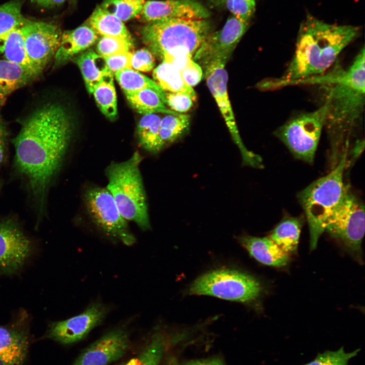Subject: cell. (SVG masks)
Segmentation results:
<instances>
[{
  "mask_svg": "<svg viewBox=\"0 0 365 365\" xmlns=\"http://www.w3.org/2000/svg\"><path fill=\"white\" fill-rule=\"evenodd\" d=\"M96 33L121 38L133 43L132 36L123 21L97 6L87 21Z\"/></svg>",
  "mask_w": 365,
  "mask_h": 365,
  "instance_id": "484cf974",
  "label": "cell"
},
{
  "mask_svg": "<svg viewBox=\"0 0 365 365\" xmlns=\"http://www.w3.org/2000/svg\"><path fill=\"white\" fill-rule=\"evenodd\" d=\"M347 153L327 174L315 180L298 194L308 222L311 249L316 247L327 220L349 188L344 181Z\"/></svg>",
  "mask_w": 365,
  "mask_h": 365,
  "instance_id": "5b68a950",
  "label": "cell"
},
{
  "mask_svg": "<svg viewBox=\"0 0 365 365\" xmlns=\"http://www.w3.org/2000/svg\"><path fill=\"white\" fill-rule=\"evenodd\" d=\"M133 43L126 40L112 36H102L98 41L97 53L103 58L130 51Z\"/></svg>",
  "mask_w": 365,
  "mask_h": 365,
  "instance_id": "e575fe53",
  "label": "cell"
},
{
  "mask_svg": "<svg viewBox=\"0 0 365 365\" xmlns=\"http://www.w3.org/2000/svg\"><path fill=\"white\" fill-rule=\"evenodd\" d=\"M302 223L300 217L286 216L268 237L285 253L293 254L297 250Z\"/></svg>",
  "mask_w": 365,
  "mask_h": 365,
  "instance_id": "d4e9b609",
  "label": "cell"
},
{
  "mask_svg": "<svg viewBox=\"0 0 365 365\" xmlns=\"http://www.w3.org/2000/svg\"><path fill=\"white\" fill-rule=\"evenodd\" d=\"M154 81L166 92L182 93L195 101L197 95L193 87L183 79L180 71L172 64L162 62L153 70Z\"/></svg>",
  "mask_w": 365,
  "mask_h": 365,
  "instance_id": "cb8c5ba5",
  "label": "cell"
},
{
  "mask_svg": "<svg viewBox=\"0 0 365 365\" xmlns=\"http://www.w3.org/2000/svg\"><path fill=\"white\" fill-rule=\"evenodd\" d=\"M364 46L346 68L336 64L330 71L310 78L325 90L326 107L324 128L329 140L332 169L348 152L350 140L362 122L365 103Z\"/></svg>",
  "mask_w": 365,
  "mask_h": 365,
  "instance_id": "7a4b0ae2",
  "label": "cell"
},
{
  "mask_svg": "<svg viewBox=\"0 0 365 365\" xmlns=\"http://www.w3.org/2000/svg\"><path fill=\"white\" fill-rule=\"evenodd\" d=\"M72 133V121L67 111L59 103L48 102L36 108L22 121L13 139L15 167L26 180L40 212Z\"/></svg>",
  "mask_w": 365,
  "mask_h": 365,
  "instance_id": "6da1fadb",
  "label": "cell"
},
{
  "mask_svg": "<svg viewBox=\"0 0 365 365\" xmlns=\"http://www.w3.org/2000/svg\"><path fill=\"white\" fill-rule=\"evenodd\" d=\"M131 106L138 113L144 115L158 113L176 114L165 106L158 93L151 89H144L126 94Z\"/></svg>",
  "mask_w": 365,
  "mask_h": 365,
  "instance_id": "f1b7e54d",
  "label": "cell"
},
{
  "mask_svg": "<svg viewBox=\"0 0 365 365\" xmlns=\"http://www.w3.org/2000/svg\"><path fill=\"white\" fill-rule=\"evenodd\" d=\"M359 34L357 26L331 24L308 16L300 26L294 55L283 75L258 86L272 90L325 73Z\"/></svg>",
  "mask_w": 365,
  "mask_h": 365,
  "instance_id": "3957f363",
  "label": "cell"
},
{
  "mask_svg": "<svg viewBox=\"0 0 365 365\" xmlns=\"http://www.w3.org/2000/svg\"><path fill=\"white\" fill-rule=\"evenodd\" d=\"M166 350V338L163 333L157 332L138 354L120 365H158Z\"/></svg>",
  "mask_w": 365,
  "mask_h": 365,
  "instance_id": "4dcf8cb0",
  "label": "cell"
},
{
  "mask_svg": "<svg viewBox=\"0 0 365 365\" xmlns=\"http://www.w3.org/2000/svg\"><path fill=\"white\" fill-rule=\"evenodd\" d=\"M161 120L155 114L144 115L137 125L138 143L143 150L152 154L159 153L165 147L160 136Z\"/></svg>",
  "mask_w": 365,
  "mask_h": 365,
  "instance_id": "4316f807",
  "label": "cell"
},
{
  "mask_svg": "<svg viewBox=\"0 0 365 365\" xmlns=\"http://www.w3.org/2000/svg\"><path fill=\"white\" fill-rule=\"evenodd\" d=\"M228 10L235 18L249 22L256 9L255 0H225Z\"/></svg>",
  "mask_w": 365,
  "mask_h": 365,
  "instance_id": "8d00e7d4",
  "label": "cell"
},
{
  "mask_svg": "<svg viewBox=\"0 0 365 365\" xmlns=\"http://www.w3.org/2000/svg\"><path fill=\"white\" fill-rule=\"evenodd\" d=\"M142 160L135 151L125 161L112 162L105 169L106 188L127 221L135 223L143 231L151 229L146 194L139 165Z\"/></svg>",
  "mask_w": 365,
  "mask_h": 365,
  "instance_id": "277c9868",
  "label": "cell"
},
{
  "mask_svg": "<svg viewBox=\"0 0 365 365\" xmlns=\"http://www.w3.org/2000/svg\"><path fill=\"white\" fill-rule=\"evenodd\" d=\"M29 316L19 310L11 322L0 325V365H23L30 342Z\"/></svg>",
  "mask_w": 365,
  "mask_h": 365,
  "instance_id": "2e32d148",
  "label": "cell"
},
{
  "mask_svg": "<svg viewBox=\"0 0 365 365\" xmlns=\"http://www.w3.org/2000/svg\"><path fill=\"white\" fill-rule=\"evenodd\" d=\"M240 244L259 262L271 266L283 267L289 260L285 253L269 237H258L244 235L238 237Z\"/></svg>",
  "mask_w": 365,
  "mask_h": 365,
  "instance_id": "ffe728a7",
  "label": "cell"
},
{
  "mask_svg": "<svg viewBox=\"0 0 365 365\" xmlns=\"http://www.w3.org/2000/svg\"><path fill=\"white\" fill-rule=\"evenodd\" d=\"M8 137V129L0 112V165L7 157Z\"/></svg>",
  "mask_w": 365,
  "mask_h": 365,
  "instance_id": "b9f144b4",
  "label": "cell"
},
{
  "mask_svg": "<svg viewBox=\"0 0 365 365\" xmlns=\"http://www.w3.org/2000/svg\"><path fill=\"white\" fill-rule=\"evenodd\" d=\"M190 116L183 113L168 114L161 120L160 136L164 145L181 137L188 129Z\"/></svg>",
  "mask_w": 365,
  "mask_h": 365,
  "instance_id": "1f68e13d",
  "label": "cell"
},
{
  "mask_svg": "<svg viewBox=\"0 0 365 365\" xmlns=\"http://www.w3.org/2000/svg\"><path fill=\"white\" fill-rule=\"evenodd\" d=\"M212 1H213L214 2H218V3L221 2L223 1H225V0H212Z\"/></svg>",
  "mask_w": 365,
  "mask_h": 365,
  "instance_id": "c3c4849f",
  "label": "cell"
},
{
  "mask_svg": "<svg viewBox=\"0 0 365 365\" xmlns=\"http://www.w3.org/2000/svg\"><path fill=\"white\" fill-rule=\"evenodd\" d=\"M130 346L126 330L122 328L113 329L88 346L72 365H108L124 356Z\"/></svg>",
  "mask_w": 365,
  "mask_h": 365,
  "instance_id": "e0dca14e",
  "label": "cell"
},
{
  "mask_svg": "<svg viewBox=\"0 0 365 365\" xmlns=\"http://www.w3.org/2000/svg\"><path fill=\"white\" fill-rule=\"evenodd\" d=\"M2 187V182L0 181V191L1 190Z\"/></svg>",
  "mask_w": 365,
  "mask_h": 365,
  "instance_id": "681fc988",
  "label": "cell"
},
{
  "mask_svg": "<svg viewBox=\"0 0 365 365\" xmlns=\"http://www.w3.org/2000/svg\"><path fill=\"white\" fill-rule=\"evenodd\" d=\"M75 61L81 71L88 92L92 94L103 77L110 71L104 58L89 50L79 55Z\"/></svg>",
  "mask_w": 365,
  "mask_h": 365,
  "instance_id": "603a6c76",
  "label": "cell"
},
{
  "mask_svg": "<svg viewBox=\"0 0 365 365\" xmlns=\"http://www.w3.org/2000/svg\"><path fill=\"white\" fill-rule=\"evenodd\" d=\"M248 25L249 22L229 17L222 28L208 35L193 56V60L203 71L217 64L226 65Z\"/></svg>",
  "mask_w": 365,
  "mask_h": 365,
  "instance_id": "8fae6325",
  "label": "cell"
},
{
  "mask_svg": "<svg viewBox=\"0 0 365 365\" xmlns=\"http://www.w3.org/2000/svg\"><path fill=\"white\" fill-rule=\"evenodd\" d=\"M143 5L130 0H103L101 7L122 21H126L139 14Z\"/></svg>",
  "mask_w": 365,
  "mask_h": 365,
  "instance_id": "836d02e7",
  "label": "cell"
},
{
  "mask_svg": "<svg viewBox=\"0 0 365 365\" xmlns=\"http://www.w3.org/2000/svg\"><path fill=\"white\" fill-rule=\"evenodd\" d=\"M20 29L28 58L41 74L54 58L60 44L62 32L53 23L28 19Z\"/></svg>",
  "mask_w": 365,
  "mask_h": 365,
  "instance_id": "4fadbf2b",
  "label": "cell"
},
{
  "mask_svg": "<svg viewBox=\"0 0 365 365\" xmlns=\"http://www.w3.org/2000/svg\"><path fill=\"white\" fill-rule=\"evenodd\" d=\"M83 201L91 221L103 234L126 245L135 243L136 239L129 229L127 221L121 214L106 187L89 188L85 192Z\"/></svg>",
  "mask_w": 365,
  "mask_h": 365,
  "instance_id": "30bf717a",
  "label": "cell"
},
{
  "mask_svg": "<svg viewBox=\"0 0 365 365\" xmlns=\"http://www.w3.org/2000/svg\"><path fill=\"white\" fill-rule=\"evenodd\" d=\"M23 0H11L0 5V36L20 28L26 22L22 14Z\"/></svg>",
  "mask_w": 365,
  "mask_h": 365,
  "instance_id": "d6a6232c",
  "label": "cell"
},
{
  "mask_svg": "<svg viewBox=\"0 0 365 365\" xmlns=\"http://www.w3.org/2000/svg\"><path fill=\"white\" fill-rule=\"evenodd\" d=\"M37 5L45 8H50L60 6L64 3L65 0H31Z\"/></svg>",
  "mask_w": 365,
  "mask_h": 365,
  "instance_id": "f6af8a7d",
  "label": "cell"
},
{
  "mask_svg": "<svg viewBox=\"0 0 365 365\" xmlns=\"http://www.w3.org/2000/svg\"><path fill=\"white\" fill-rule=\"evenodd\" d=\"M155 66L153 54L147 49H141L132 53L131 67L142 72L151 71Z\"/></svg>",
  "mask_w": 365,
  "mask_h": 365,
  "instance_id": "74e56055",
  "label": "cell"
},
{
  "mask_svg": "<svg viewBox=\"0 0 365 365\" xmlns=\"http://www.w3.org/2000/svg\"><path fill=\"white\" fill-rule=\"evenodd\" d=\"M33 251L31 241L12 218L0 219V274L13 275L23 268Z\"/></svg>",
  "mask_w": 365,
  "mask_h": 365,
  "instance_id": "5bb4252c",
  "label": "cell"
},
{
  "mask_svg": "<svg viewBox=\"0 0 365 365\" xmlns=\"http://www.w3.org/2000/svg\"><path fill=\"white\" fill-rule=\"evenodd\" d=\"M364 139H358L351 150H348L347 156V165L346 168L349 164H352L361 154V152L364 149Z\"/></svg>",
  "mask_w": 365,
  "mask_h": 365,
  "instance_id": "7bdbcfd3",
  "label": "cell"
},
{
  "mask_svg": "<svg viewBox=\"0 0 365 365\" xmlns=\"http://www.w3.org/2000/svg\"><path fill=\"white\" fill-rule=\"evenodd\" d=\"M114 75L125 95L144 89H151L158 93L165 103L166 92L154 80L138 71L126 68L116 72Z\"/></svg>",
  "mask_w": 365,
  "mask_h": 365,
  "instance_id": "83f0119b",
  "label": "cell"
},
{
  "mask_svg": "<svg viewBox=\"0 0 365 365\" xmlns=\"http://www.w3.org/2000/svg\"><path fill=\"white\" fill-rule=\"evenodd\" d=\"M178 365H225V364L221 358L214 356L188 360Z\"/></svg>",
  "mask_w": 365,
  "mask_h": 365,
  "instance_id": "ee69618b",
  "label": "cell"
},
{
  "mask_svg": "<svg viewBox=\"0 0 365 365\" xmlns=\"http://www.w3.org/2000/svg\"><path fill=\"white\" fill-rule=\"evenodd\" d=\"M207 19H165L149 23L141 30L143 43L161 60L166 55L187 53L193 57L211 32Z\"/></svg>",
  "mask_w": 365,
  "mask_h": 365,
  "instance_id": "8992f818",
  "label": "cell"
},
{
  "mask_svg": "<svg viewBox=\"0 0 365 365\" xmlns=\"http://www.w3.org/2000/svg\"><path fill=\"white\" fill-rule=\"evenodd\" d=\"M326 111L323 104L314 111L297 114L279 127L274 134L296 159L312 164L324 128Z\"/></svg>",
  "mask_w": 365,
  "mask_h": 365,
  "instance_id": "ba28073f",
  "label": "cell"
},
{
  "mask_svg": "<svg viewBox=\"0 0 365 365\" xmlns=\"http://www.w3.org/2000/svg\"><path fill=\"white\" fill-rule=\"evenodd\" d=\"M360 349L346 352L343 347L336 351H326L319 353L306 365H348L349 361L355 356Z\"/></svg>",
  "mask_w": 365,
  "mask_h": 365,
  "instance_id": "d590c367",
  "label": "cell"
},
{
  "mask_svg": "<svg viewBox=\"0 0 365 365\" xmlns=\"http://www.w3.org/2000/svg\"><path fill=\"white\" fill-rule=\"evenodd\" d=\"M102 113L110 120L117 115V102L114 74L110 71L102 78L92 93Z\"/></svg>",
  "mask_w": 365,
  "mask_h": 365,
  "instance_id": "f546056e",
  "label": "cell"
},
{
  "mask_svg": "<svg viewBox=\"0 0 365 365\" xmlns=\"http://www.w3.org/2000/svg\"><path fill=\"white\" fill-rule=\"evenodd\" d=\"M305 365H306V364H305Z\"/></svg>",
  "mask_w": 365,
  "mask_h": 365,
  "instance_id": "f907efd6",
  "label": "cell"
},
{
  "mask_svg": "<svg viewBox=\"0 0 365 365\" xmlns=\"http://www.w3.org/2000/svg\"><path fill=\"white\" fill-rule=\"evenodd\" d=\"M108 312V308L105 305L93 303L77 315L50 323L43 338L53 340L64 345L76 343L100 324Z\"/></svg>",
  "mask_w": 365,
  "mask_h": 365,
  "instance_id": "9a60e30c",
  "label": "cell"
},
{
  "mask_svg": "<svg viewBox=\"0 0 365 365\" xmlns=\"http://www.w3.org/2000/svg\"><path fill=\"white\" fill-rule=\"evenodd\" d=\"M38 76L27 69L6 59H0V105L17 89Z\"/></svg>",
  "mask_w": 365,
  "mask_h": 365,
  "instance_id": "44dd1931",
  "label": "cell"
},
{
  "mask_svg": "<svg viewBox=\"0 0 365 365\" xmlns=\"http://www.w3.org/2000/svg\"><path fill=\"white\" fill-rule=\"evenodd\" d=\"M0 53L6 60L27 69L38 76L40 75L28 58L20 28L0 36Z\"/></svg>",
  "mask_w": 365,
  "mask_h": 365,
  "instance_id": "7402d4cb",
  "label": "cell"
},
{
  "mask_svg": "<svg viewBox=\"0 0 365 365\" xmlns=\"http://www.w3.org/2000/svg\"><path fill=\"white\" fill-rule=\"evenodd\" d=\"M179 71L185 82L192 87L198 84L203 77L201 67L193 58Z\"/></svg>",
  "mask_w": 365,
  "mask_h": 365,
  "instance_id": "ab89813d",
  "label": "cell"
},
{
  "mask_svg": "<svg viewBox=\"0 0 365 365\" xmlns=\"http://www.w3.org/2000/svg\"><path fill=\"white\" fill-rule=\"evenodd\" d=\"M98 35L88 24L62 33L59 47L55 54V65L63 64L78 54L90 48L97 41Z\"/></svg>",
  "mask_w": 365,
  "mask_h": 365,
  "instance_id": "d6986e66",
  "label": "cell"
},
{
  "mask_svg": "<svg viewBox=\"0 0 365 365\" xmlns=\"http://www.w3.org/2000/svg\"><path fill=\"white\" fill-rule=\"evenodd\" d=\"M132 53L130 52L117 54L104 58L106 65L114 75L120 70L132 68L131 58Z\"/></svg>",
  "mask_w": 365,
  "mask_h": 365,
  "instance_id": "60d3db41",
  "label": "cell"
},
{
  "mask_svg": "<svg viewBox=\"0 0 365 365\" xmlns=\"http://www.w3.org/2000/svg\"><path fill=\"white\" fill-rule=\"evenodd\" d=\"M262 287L254 277L242 272L220 269L207 272L191 284V295L209 296L220 299L249 303L260 296Z\"/></svg>",
  "mask_w": 365,
  "mask_h": 365,
  "instance_id": "52a82bcc",
  "label": "cell"
},
{
  "mask_svg": "<svg viewBox=\"0 0 365 365\" xmlns=\"http://www.w3.org/2000/svg\"><path fill=\"white\" fill-rule=\"evenodd\" d=\"M140 13L148 23L165 19H207L210 15L205 6L195 0L148 1Z\"/></svg>",
  "mask_w": 365,
  "mask_h": 365,
  "instance_id": "ac0fdd59",
  "label": "cell"
},
{
  "mask_svg": "<svg viewBox=\"0 0 365 365\" xmlns=\"http://www.w3.org/2000/svg\"><path fill=\"white\" fill-rule=\"evenodd\" d=\"M225 64L219 63L203 71L207 86L214 97L232 138L238 147L244 165L256 168L263 167L262 158L248 150L240 136L229 98L227 84L228 74Z\"/></svg>",
  "mask_w": 365,
  "mask_h": 365,
  "instance_id": "7c38bea8",
  "label": "cell"
},
{
  "mask_svg": "<svg viewBox=\"0 0 365 365\" xmlns=\"http://www.w3.org/2000/svg\"><path fill=\"white\" fill-rule=\"evenodd\" d=\"M324 231L343 243L349 252L360 259L364 234V206L349 188L327 220Z\"/></svg>",
  "mask_w": 365,
  "mask_h": 365,
  "instance_id": "9c48e42d",
  "label": "cell"
},
{
  "mask_svg": "<svg viewBox=\"0 0 365 365\" xmlns=\"http://www.w3.org/2000/svg\"><path fill=\"white\" fill-rule=\"evenodd\" d=\"M193 102L192 98L188 95L178 93H166L165 104L175 112L187 113L193 107Z\"/></svg>",
  "mask_w": 365,
  "mask_h": 365,
  "instance_id": "f35d334b",
  "label": "cell"
},
{
  "mask_svg": "<svg viewBox=\"0 0 365 365\" xmlns=\"http://www.w3.org/2000/svg\"><path fill=\"white\" fill-rule=\"evenodd\" d=\"M131 1L136 2L137 3L143 4H144V0H130Z\"/></svg>",
  "mask_w": 365,
  "mask_h": 365,
  "instance_id": "7dc6e473",
  "label": "cell"
},
{
  "mask_svg": "<svg viewBox=\"0 0 365 365\" xmlns=\"http://www.w3.org/2000/svg\"><path fill=\"white\" fill-rule=\"evenodd\" d=\"M167 365H178V363L176 360L175 358H173L169 360V362L167 363Z\"/></svg>",
  "mask_w": 365,
  "mask_h": 365,
  "instance_id": "bcb514c9",
  "label": "cell"
}]
</instances>
